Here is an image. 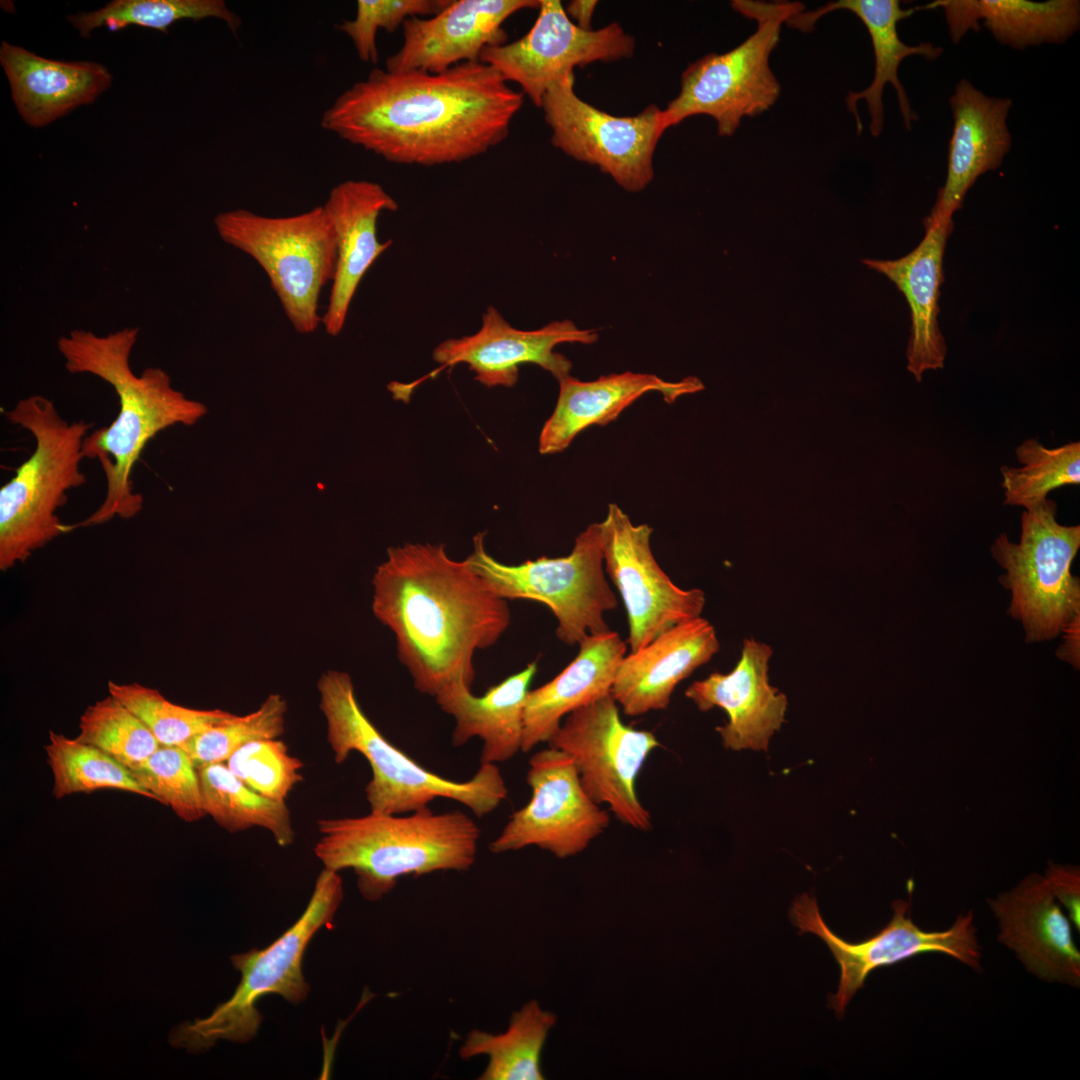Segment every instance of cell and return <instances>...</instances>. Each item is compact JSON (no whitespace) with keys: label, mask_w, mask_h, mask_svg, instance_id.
<instances>
[{"label":"cell","mask_w":1080,"mask_h":1080,"mask_svg":"<svg viewBox=\"0 0 1080 1080\" xmlns=\"http://www.w3.org/2000/svg\"><path fill=\"white\" fill-rule=\"evenodd\" d=\"M547 743L572 758L584 791L596 804H607L629 827L651 829L636 779L660 743L652 732L624 724L611 694L568 714Z\"/></svg>","instance_id":"obj_12"},{"label":"cell","mask_w":1080,"mask_h":1080,"mask_svg":"<svg viewBox=\"0 0 1080 1080\" xmlns=\"http://www.w3.org/2000/svg\"><path fill=\"white\" fill-rule=\"evenodd\" d=\"M53 775L52 795L56 799L100 789L135 793L160 803L159 798L138 782L128 767L102 751L54 731L44 746Z\"/></svg>","instance_id":"obj_34"},{"label":"cell","mask_w":1080,"mask_h":1080,"mask_svg":"<svg viewBox=\"0 0 1080 1080\" xmlns=\"http://www.w3.org/2000/svg\"><path fill=\"white\" fill-rule=\"evenodd\" d=\"M76 738L101 749L129 769L161 746L145 723L110 694L82 713Z\"/></svg>","instance_id":"obj_38"},{"label":"cell","mask_w":1080,"mask_h":1080,"mask_svg":"<svg viewBox=\"0 0 1080 1080\" xmlns=\"http://www.w3.org/2000/svg\"><path fill=\"white\" fill-rule=\"evenodd\" d=\"M538 8L539 0H456L430 18H408L401 47L386 60L390 72L441 73L480 61L484 48L504 44V22L516 12Z\"/></svg>","instance_id":"obj_19"},{"label":"cell","mask_w":1080,"mask_h":1080,"mask_svg":"<svg viewBox=\"0 0 1080 1080\" xmlns=\"http://www.w3.org/2000/svg\"><path fill=\"white\" fill-rule=\"evenodd\" d=\"M1044 878L1054 897L1066 908L1070 921L1080 932L1079 867L1049 862Z\"/></svg>","instance_id":"obj_43"},{"label":"cell","mask_w":1080,"mask_h":1080,"mask_svg":"<svg viewBox=\"0 0 1080 1080\" xmlns=\"http://www.w3.org/2000/svg\"><path fill=\"white\" fill-rule=\"evenodd\" d=\"M540 108L553 146L566 155L597 166L630 192L652 181L653 155L667 130L658 106L649 105L635 116L611 115L578 97L571 73L548 88Z\"/></svg>","instance_id":"obj_13"},{"label":"cell","mask_w":1080,"mask_h":1080,"mask_svg":"<svg viewBox=\"0 0 1080 1080\" xmlns=\"http://www.w3.org/2000/svg\"><path fill=\"white\" fill-rule=\"evenodd\" d=\"M338 873L322 870L304 913L270 946L231 957L241 973L234 994L209 1017L173 1028L168 1037L172 1046L197 1053L218 1040L246 1043L256 1035L263 1019L256 1008L261 997L274 993L292 1004L306 999L310 985L302 972L303 956L314 934L333 921L342 902L343 884Z\"/></svg>","instance_id":"obj_7"},{"label":"cell","mask_w":1080,"mask_h":1080,"mask_svg":"<svg viewBox=\"0 0 1080 1080\" xmlns=\"http://www.w3.org/2000/svg\"><path fill=\"white\" fill-rule=\"evenodd\" d=\"M627 643L615 631L589 635L577 656L552 680L529 690L524 709L522 752L548 742L571 712L611 694Z\"/></svg>","instance_id":"obj_29"},{"label":"cell","mask_w":1080,"mask_h":1080,"mask_svg":"<svg viewBox=\"0 0 1080 1080\" xmlns=\"http://www.w3.org/2000/svg\"><path fill=\"white\" fill-rule=\"evenodd\" d=\"M323 207L334 229L337 260L321 324L328 335L337 336L362 278L392 244L377 238L379 215L396 211L398 203L376 182L346 180L331 189Z\"/></svg>","instance_id":"obj_22"},{"label":"cell","mask_w":1080,"mask_h":1080,"mask_svg":"<svg viewBox=\"0 0 1080 1080\" xmlns=\"http://www.w3.org/2000/svg\"><path fill=\"white\" fill-rule=\"evenodd\" d=\"M314 847L325 869H352L362 896L377 901L400 877L466 871L475 862L480 829L460 811L434 813L429 806L409 815L370 812L323 818Z\"/></svg>","instance_id":"obj_4"},{"label":"cell","mask_w":1080,"mask_h":1080,"mask_svg":"<svg viewBox=\"0 0 1080 1080\" xmlns=\"http://www.w3.org/2000/svg\"><path fill=\"white\" fill-rule=\"evenodd\" d=\"M139 329L124 328L106 336L74 330L57 343L65 368L72 374L88 373L110 384L119 400L116 419L88 434L84 458L98 459L106 478L100 507L78 527L104 524L114 517L130 519L142 509L143 498L133 490L131 474L142 451L158 433L176 424L191 426L207 414L203 403L173 388L161 368L148 367L140 376L130 367V355Z\"/></svg>","instance_id":"obj_3"},{"label":"cell","mask_w":1080,"mask_h":1080,"mask_svg":"<svg viewBox=\"0 0 1080 1080\" xmlns=\"http://www.w3.org/2000/svg\"><path fill=\"white\" fill-rule=\"evenodd\" d=\"M4 415L32 434L35 448L0 488L1 571L69 532L56 512L67 503V493L87 481L80 462L84 440L94 426L66 421L53 401L40 395L18 400Z\"/></svg>","instance_id":"obj_6"},{"label":"cell","mask_w":1080,"mask_h":1080,"mask_svg":"<svg viewBox=\"0 0 1080 1080\" xmlns=\"http://www.w3.org/2000/svg\"><path fill=\"white\" fill-rule=\"evenodd\" d=\"M987 903L998 919V941L1015 952L1029 973L1043 981L1079 987L1080 952L1070 921L1044 876L1029 874Z\"/></svg>","instance_id":"obj_20"},{"label":"cell","mask_w":1080,"mask_h":1080,"mask_svg":"<svg viewBox=\"0 0 1080 1080\" xmlns=\"http://www.w3.org/2000/svg\"><path fill=\"white\" fill-rule=\"evenodd\" d=\"M0 64L18 114L34 128L93 103L113 81L101 63L49 59L7 41L0 44Z\"/></svg>","instance_id":"obj_27"},{"label":"cell","mask_w":1080,"mask_h":1080,"mask_svg":"<svg viewBox=\"0 0 1080 1080\" xmlns=\"http://www.w3.org/2000/svg\"><path fill=\"white\" fill-rule=\"evenodd\" d=\"M920 9H942L954 43L982 21L999 43L1017 50L1061 44L1080 26L1077 0H936Z\"/></svg>","instance_id":"obj_31"},{"label":"cell","mask_w":1080,"mask_h":1080,"mask_svg":"<svg viewBox=\"0 0 1080 1080\" xmlns=\"http://www.w3.org/2000/svg\"><path fill=\"white\" fill-rule=\"evenodd\" d=\"M449 0H358L352 20H343L337 28L352 41L356 54L365 63L376 64L379 29L395 31L412 17L435 15Z\"/></svg>","instance_id":"obj_42"},{"label":"cell","mask_w":1080,"mask_h":1080,"mask_svg":"<svg viewBox=\"0 0 1080 1080\" xmlns=\"http://www.w3.org/2000/svg\"><path fill=\"white\" fill-rule=\"evenodd\" d=\"M130 771L181 820L195 822L206 816L198 770L181 747L160 746Z\"/></svg>","instance_id":"obj_40"},{"label":"cell","mask_w":1080,"mask_h":1080,"mask_svg":"<svg viewBox=\"0 0 1080 1080\" xmlns=\"http://www.w3.org/2000/svg\"><path fill=\"white\" fill-rule=\"evenodd\" d=\"M731 6L756 21L755 32L735 48L710 53L683 71L678 95L663 110L666 129L706 115L716 121L720 136H731L744 117H755L778 100L781 86L770 68V55L783 24L805 6L797 1L751 0H734Z\"/></svg>","instance_id":"obj_8"},{"label":"cell","mask_w":1080,"mask_h":1080,"mask_svg":"<svg viewBox=\"0 0 1080 1080\" xmlns=\"http://www.w3.org/2000/svg\"><path fill=\"white\" fill-rule=\"evenodd\" d=\"M1022 467L1002 466L1004 505L1031 509L1047 495L1065 485L1080 483V442L1047 448L1036 439H1026L1016 448Z\"/></svg>","instance_id":"obj_36"},{"label":"cell","mask_w":1080,"mask_h":1080,"mask_svg":"<svg viewBox=\"0 0 1080 1080\" xmlns=\"http://www.w3.org/2000/svg\"><path fill=\"white\" fill-rule=\"evenodd\" d=\"M772 648L755 639H745L735 668L714 672L693 682L685 691L701 711L724 709L728 722L717 727L723 746L731 750L768 748L779 730L787 709V698L769 683L768 667Z\"/></svg>","instance_id":"obj_21"},{"label":"cell","mask_w":1080,"mask_h":1080,"mask_svg":"<svg viewBox=\"0 0 1080 1080\" xmlns=\"http://www.w3.org/2000/svg\"><path fill=\"white\" fill-rule=\"evenodd\" d=\"M108 693L150 729L161 746H181L200 732L234 714L221 709H194L167 700L157 689L139 683L108 682Z\"/></svg>","instance_id":"obj_37"},{"label":"cell","mask_w":1080,"mask_h":1080,"mask_svg":"<svg viewBox=\"0 0 1080 1080\" xmlns=\"http://www.w3.org/2000/svg\"><path fill=\"white\" fill-rule=\"evenodd\" d=\"M372 587L373 614L395 635L398 659L422 694L471 688L475 652L493 646L510 625L507 600L441 543L389 548Z\"/></svg>","instance_id":"obj_2"},{"label":"cell","mask_w":1080,"mask_h":1080,"mask_svg":"<svg viewBox=\"0 0 1080 1080\" xmlns=\"http://www.w3.org/2000/svg\"><path fill=\"white\" fill-rule=\"evenodd\" d=\"M836 10H846L856 15L866 27L873 47L875 66L871 84L862 91H850L845 98L848 110L856 119L858 133L862 132L863 127L857 102L863 99L871 118V135L877 137L881 134L884 125L883 91L887 84L894 87L905 127L911 130L912 122L918 119V115L912 110L899 79V66L908 56L919 55L933 61L943 52L942 47L930 42L908 45L900 39L898 23L910 17L919 7L903 9L898 0H838L813 11H802L786 24L792 29L811 32L822 16Z\"/></svg>","instance_id":"obj_23"},{"label":"cell","mask_w":1080,"mask_h":1080,"mask_svg":"<svg viewBox=\"0 0 1080 1080\" xmlns=\"http://www.w3.org/2000/svg\"><path fill=\"white\" fill-rule=\"evenodd\" d=\"M206 18L222 20L238 36L242 19L223 0H114L98 10L67 17L83 38L100 27L115 32L129 25L168 33V28L177 21Z\"/></svg>","instance_id":"obj_35"},{"label":"cell","mask_w":1080,"mask_h":1080,"mask_svg":"<svg viewBox=\"0 0 1080 1080\" xmlns=\"http://www.w3.org/2000/svg\"><path fill=\"white\" fill-rule=\"evenodd\" d=\"M539 14L530 30L509 44L483 49L480 62L491 66L507 83L520 85L538 108L548 88L594 62L630 58L634 38L617 23L584 30L568 17L558 0H539Z\"/></svg>","instance_id":"obj_17"},{"label":"cell","mask_w":1080,"mask_h":1080,"mask_svg":"<svg viewBox=\"0 0 1080 1080\" xmlns=\"http://www.w3.org/2000/svg\"><path fill=\"white\" fill-rule=\"evenodd\" d=\"M556 1021L554 1013L531 1000L511 1015L502 1033L472 1029L459 1048V1056L463 1060L487 1056L488 1063L479 1080L545 1079L540 1066L541 1053Z\"/></svg>","instance_id":"obj_32"},{"label":"cell","mask_w":1080,"mask_h":1080,"mask_svg":"<svg viewBox=\"0 0 1080 1080\" xmlns=\"http://www.w3.org/2000/svg\"><path fill=\"white\" fill-rule=\"evenodd\" d=\"M597 3L595 0H574L570 2L565 11L576 26L584 30H591V20Z\"/></svg>","instance_id":"obj_45"},{"label":"cell","mask_w":1080,"mask_h":1080,"mask_svg":"<svg viewBox=\"0 0 1080 1080\" xmlns=\"http://www.w3.org/2000/svg\"><path fill=\"white\" fill-rule=\"evenodd\" d=\"M1065 632V644L1059 649L1058 657L1068 661L1075 667L1079 666V615L1076 616L1063 630Z\"/></svg>","instance_id":"obj_44"},{"label":"cell","mask_w":1080,"mask_h":1080,"mask_svg":"<svg viewBox=\"0 0 1080 1080\" xmlns=\"http://www.w3.org/2000/svg\"><path fill=\"white\" fill-rule=\"evenodd\" d=\"M198 774L203 809L221 828L236 833L260 827L269 831L281 847L294 842L295 831L286 802L255 792L225 763L202 767Z\"/></svg>","instance_id":"obj_33"},{"label":"cell","mask_w":1080,"mask_h":1080,"mask_svg":"<svg viewBox=\"0 0 1080 1080\" xmlns=\"http://www.w3.org/2000/svg\"><path fill=\"white\" fill-rule=\"evenodd\" d=\"M924 226L925 236L907 255L896 260L862 261L892 281L908 302L911 335L906 353L907 369L918 382L926 371L943 368L946 357L938 314L943 257L953 220L931 212L924 220Z\"/></svg>","instance_id":"obj_26"},{"label":"cell","mask_w":1080,"mask_h":1080,"mask_svg":"<svg viewBox=\"0 0 1080 1080\" xmlns=\"http://www.w3.org/2000/svg\"><path fill=\"white\" fill-rule=\"evenodd\" d=\"M466 559L498 597L545 604L557 619L558 639L567 645L610 630L604 615L618 602L605 576L598 523L576 537L567 556L504 564L486 551L484 533H478Z\"/></svg>","instance_id":"obj_10"},{"label":"cell","mask_w":1080,"mask_h":1080,"mask_svg":"<svg viewBox=\"0 0 1080 1080\" xmlns=\"http://www.w3.org/2000/svg\"><path fill=\"white\" fill-rule=\"evenodd\" d=\"M893 916L874 936L849 943L834 934L820 915L817 901L806 893L798 896L790 909V920L800 933H813L829 947L840 967L837 992L829 1006L841 1018L855 993L864 987L869 974L925 952H941L981 972V947L977 940L973 911L960 914L944 931H924L911 919L910 901L892 903Z\"/></svg>","instance_id":"obj_14"},{"label":"cell","mask_w":1080,"mask_h":1080,"mask_svg":"<svg viewBox=\"0 0 1080 1080\" xmlns=\"http://www.w3.org/2000/svg\"><path fill=\"white\" fill-rule=\"evenodd\" d=\"M286 700L270 694L253 712L234 714L192 737L180 747L198 769L227 759L245 744L263 739H276L285 732Z\"/></svg>","instance_id":"obj_39"},{"label":"cell","mask_w":1080,"mask_h":1080,"mask_svg":"<svg viewBox=\"0 0 1080 1080\" xmlns=\"http://www.w3.org/2000/svg\"><path fill=\"white\" fill-rule=\"evenodd\" d=\"M220 238L252 257L266 273L293 328L312 333L322 322L319 298L332 282L337 248L323 205L284 217L235 209L214 219Z\"/></svg>","instance_id":"obj_9"},{"label":"cell","mask_w":1080,"mask_h":1080,"mask_svg":"<svg viewBox=\"0 0 1080 1080\" xmlns=\"http://www.w3.org/2000/svg\"><path fill=\"white\" fill-rule=\"evenodd\" d=\"M317 690L334 761L342 764L358 752L371 767L372 777L365 786L370 812L401 815L446 798L482 817L507 797L496 764H480L471 779L454 781L426 769L390 743L361 709L349 674L326 671L317 681Z\"/></svg>","instance_id":"obj_5"},{"label":"cell","mask_w":1080,"mask_h":1080,"mask_svg":"<svg viewBox=\"0 0 1080 1080\" xmlns=\"http://www.w3.org/2000/svg\"><path fill=\"white\" fill-rule=\"evenodd\" d=\"M225 764L249 788L276 801L285 802L303 780V762L291 755L278 738L249 742L237 749Z\"/></svg>","instance_id":"obj_41"},{"label":"cell","mask_w":1080,"mask_h":1080,"mask_svg":"<svg viewBox=\"0 0 1080 1080\" xmlns=\"http://www.w3.org/2000/svg\"><path fill=\"white\" fill-rule=\"evenodd\" d=\"M523 98L480 61L441 73L374 68L333 101L321 127L388 162L460 163L505 140Z\"/></svg>","instance_id":"obj_1"},{"label":"cell","mask_w":1080,"mask_h":1080,"mask_svg":"<svg viewBox=\"0 0 1080 1080\" xmlns=\"http://www.w3.org/2000/svg\"><path fill=\"white\" fill-rule=\"evenodd\" d=\"M537 663L475 696L464 685L451 686L434 698L439 708L455 719L451 735L454 747L478 737L483 741L480 764H496L522 751L524 709Z\"/></svg>","instance_id":"obj_30"},{"label":"cell","mask_w":1080,"mask_h":1080,"mask_svg":"<svg viewBox=\"0 0 1080 1080\" xmlns=\"http://www.w3.org/2000/svg\"><path fill=\"white\" fill-rule=\"evenodd\" d=\"M1056 513L1057 504L1045 499L1022 513L1018 543L1001 534L991 547L1006 571L1000 580L1011 591L1008 612L1029 643L1055 638L1080 615L1079 578L1071 573L1080 527L1058 523Z\"/></svg>","instance_id":"obj_11"},{"label":"cell","mask_w":1080,"mask_h":1080,"mask_svg":"<svg viewBox=\"0 0 1080 1080\" xmlns=\"http://www.w3.org/2000/svg\"><path fill=\"white\" fill-rule=\"evenodd\" d=\"M949 104L954 123L947 177L931 211L946 218H952L963 206L968 190L981 175L1001 166L1012 143L1007 119L1013 102L988 96L961 79Z\"/></svg>","instance_id":"obj_25"},{"label":"cell","mask_w":1080,"mask_h":1080,"mask_svg":"<svg viewBox=\"0 0 1080 1080\" xmlns=\"http://www.w3.org/2000/svg\"><path fill=\"white\" fill-rule=\"evenodd\" d=\"M531 799L515 811L490 845L493 853L537 846L558 858L585 850L610 823L609 814L584 791L572 758L548 747L529 760Z\"/></svg>","instance_id":"obj_16"},{"label":"cell","mask_w":1080,"mask_h":1080,"mask_svg":"<svg viewBox=\"0 0 1080 1080\" xmlns=\"http://www.w3.org/2000/svg\"><path fill=\"white\" fill-rule=\"evenodd\" d=\"M559 394L554 411L545 422L538 449L541 454L565 450L573 439L592 425H606L648 392H659L667 403L704 389L700 379L686 377L666 381L648 373L623 372L581 381L570 374L558 379Z\"/></svg>","instance_id":"obj_28"},{"label":"cell","mask_w":1080,"mask_h":1080,"mask_svg":"<svg viewBox=\"0 0 1080 1080\" xmlns=\"http://www.w3.org/2000/svg\"><path fill=\"white\" fill-rule=\"evenodd\" d=\"M597 339V331L580 329L567 319L536 330L517 329L490 306L476 333L441 342L432 357L441 367L467 364L475 380L487 387H512L518 380L519 366L526 363L540 366L557 380L570 374L571 361L555 352V347L562 343L592 344Z\"/></svg>","instance_id":"obj_18"},{"label":"cell","mask_w":1080,"mask_h":1080,"mask_svg":"<svg viewBox=\"0 0 1080 1080\" xmlns=\"http://www.w3.org/2000/svg\"><path fill=\"white\" fill-rule=\"evenodd\" d=\"M604 568L624 602L631 652L647 645L669 628L699 617L705 593L676 586L653 556V529L635 525L614 503L598 523Z\"/></svg>","instance_id":"obj_15"},{"label":"cell","mask_w":1080,"mask_h":1080,"mask_svg":"<svg viewBox=\"0 0 1080 1080\" xmlns=\"http://www.w3.org/2000/svg\"><path fill=\"white\" fill-rule=\"evenodd\" d=\"M719 649L708 620L699 616L679 623L624 656L611 695L628 716L666 709L675 687Z\"/></svg>","instance_id":"obj_24"}]
</instances>
